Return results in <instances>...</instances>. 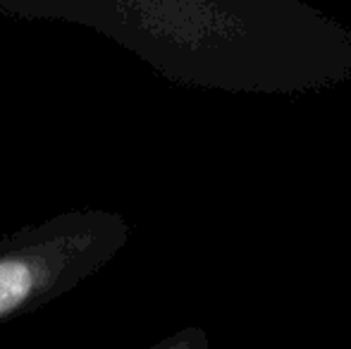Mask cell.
<instances>
[{"mask_svg":"<svg viewBox=\"0 0 351 349\" xmlns=\"http://www.w3.org/2000/svg\"><path fill=\"white\" fill-rule=\"evenodd\" d=\"M127 239L110 210H65L0 239V326L38 311L96 275Z\"/></svg>","mask_w":351,"mask_h":349,"instance_id":"6da1fadb","label":"cell"}]
</instances>
